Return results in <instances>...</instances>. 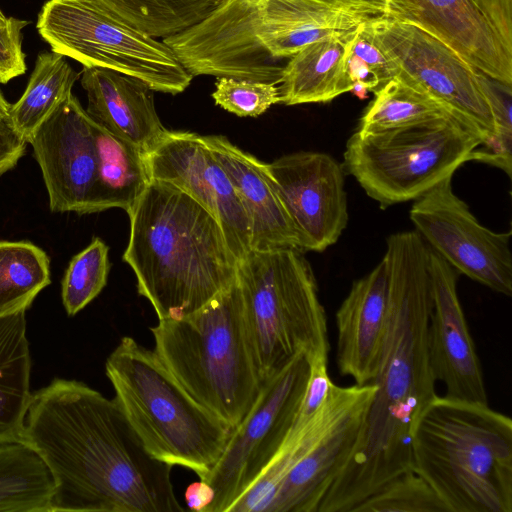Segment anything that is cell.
<instances>
[{"mask_svg": "<svg viewBox=\"0 0 512 512\" xmlns=\"http://www.w3.org/2000/svg\"><path fill=\"white\" fill-rule=\"evenodd\" d=\"M98 165L97 212L127 213L150 182L144 153L108 132L90 117Z\"/></svg>", "mask_w": 512, "mask_h": 512, "instance_id": "obj_24", "label": "cell"}, {"mask_svg": "<svg viewBox=\"0 0 512 512\" xmlns=\"http://www.w3.org/2000/svg\"><path fill=\"white\" fill-rule=\"evenodd\" d=\"M21 442L54 479L49 512H179L172 465L153 458L116 400L54 378L32 394Z\"/></svg>", "mask_w": 512, "mask_h": 512, "instance_id": "obj_2", "label": "cell"}, {"mask_svg": "<svg viewBox=\"0 0 512 512\" xmlns=\"http://www.w3.org/2000/svg\"><path fill=\"white\" fill-rule=\"evenodd\" d=\"M431 312L428 326L429 361L445 396L488 403L474 341L457 293L456 270L430 248Z\"/></svg>", "mask_w": 512, "mask_h": 512, "instance_id": "obj_16", "label": "cell"}, {"mask_svg": "<svg viewBox=\"0 0 512 512\" xmlns=\"http://www.w3.org/2000/svg\"><path fill=\"white\" fill-rule=\"evenodd\" d=\"M295 226L301 251L322 252L348 223L343 166L323 152L300 151L267 164Z\"/></svg>", "mask_w": 512, "mask_h": 512, "instance_id": "obj_14", "label": "cell"}, {"mask_svg": "<svg viewBox=\"0 0 512 512\" xmlns=\"http://www.w3.org/2000/svg\"><path fill=\"white\" fill-rule=\"evenodd\" d=\"M155 38L182 32L207 17L224 0H93Z\"/></svg>", "mask_w": 512, "mask_h": 512, "instance_id": "obj_29", "label": "cell"}, {"mask_svg": "<svg viewBox=\"0 0 512 512\" xmlns=\"http://www.w3.org/2000/svg\"><path fill=\"white\" fill-rule=\"evenodd\" d=\"M327 365L328 359L311 362L308 383L289 432L303 429L324 406L332 384Z\"/></svg>", "mask_w": 512, "mask_h": 512, "instance_id": "obj_34", "label": "cell"}, {"mask_svg": "<svg viewBox=\"0 0 512 512\" xmlns=\"http://www.w3.org/2000/svg\"><path fill=\"white\" fill-rule=\"evenodd\" d=\"M481 87L489 102L495 133L476 148L471 160L496 166L509 177L512 172V86L478 70Z\"/></svg>", "mask_w": 512, "mask_h": 512, "instance_id": "obj_31", "label": "cell"}, {"mask_svg": "<svg viewBox=\"0 0 512 512\" xmlns=\"http://www.w3.org/2000/svg\"><path fill=\"white\" fill-rule=\"evenodd\" d=\"M25 312L0 317V445L21 442L33 394Z\"/></svg>", "mask_w": 512, "mask_h": 512, "instance_id": "obj_23", "label": "cell"}, {"mask_svg": "<svg viewBox=\"0 0 512 512\" xmlns=\"http://www.w3.org/2000/svg\"><path fill=\"white\" fill-rule=\"evenodd\" d=\"M425 30L471 66L512 86V50L473 0H387V14Z\"/></svg>", "mask_w": 512, "mask_h": 512, "instance_id": "obj_18", "label": "cell"}, {"mask_svg": "<svg viewBox=\"0 0 512 512\" xmlns=\"http://www.w3.org/2000/svg\"><path fill=\"white\" fill-rule=\"evenodd\" d=\"M212 97L218 106L239 117H257L280 103L277 85L230 77H217Z\"/></svg>", "mask_w": 512, "mask_h": 512, "instance_id": "obj_33", "label": "cell"}, {"mask_svg": "<svg viewBox=\"0 0 512 512\" xmlns=\"http://www.w3.org/2000/svg\"><path fill=\"white\" fill-rule=\"evenodd\" d=\"M412 469L448 512H512L510 417L436 395L413 431Z\"/></svg>", "mask_w": 512, "mask_h": 512, "instance_id": "obj_4", "label": "cell"}, {"mask_svg": "<svg viewBox=\"0 0 512 512\" xmlns=\"http://www.w3.org/2000/svg\"><path fill=\"white\" fill-rule=\"evenodd\" d=\"M6 19L7 17L3 14V12L0 9V26L6 22Z\"/></svg>", "mask_w": 512, "mask_h": 512, "instance_id": "obj_41", "label": "cell"}, {"mask_svg": "<svg viewBox=\"0 0 512 512\" xmlns=\"http://www.w3.org/2000/svg\"><path fill=\"white\" fill-rule=\"evenodd\" d=\"M374 94L360 119L357 131L361 133H377L457 114L399 78L389 81Z\"/></svg>", "mask_w": 512, "mask_h": 512, "instance_id": "obj_28", "label": "cell"}, {"mask_svg": "<svg viewBox=\"0 0 512 512\" xmlns=\"http://www.w3.org/2000/svg\"><path fill=\"white\" fill-rule=\"evenodd\" d=\"M377 386H351L338 415L313 446L284 476L264 512H317L358 440Z\"/></svg>", "mask_w": 512, "mask_h": 512, "instance_id": "obj_17", "label": "cell"}, {"mask_svg": "<svg viewBox=\"0 0 512 512\" xmlns=\"http://www.w3.org/2000/svg\"><path fill=\"white\" fill-rule=\"evenodd\" d=\"M303 251L250 250L237 264L247 340L261 386L298 355L328 359L317 282Z\"/></svg>", "mask_w": 512, "mask_h": 512, "instance_id": "obj_7", "label": "cell"}, {"mask_svg": "<svg viewBox=\"0 0 512 512\" xmlns=\"http://www.w3.org/2000/svg\"><path fill=\"white\" fill-rule=\"evenodd\" d=\"M375 40L399 67L397 78L429 94L478 126L495 133L478 70L454 49L416 25L379 16L367 22Z\"/></svg>", "mask_w": 512, "mask_h": 512, "instance_id": "obj_11", "label": "cell"}, {"mask_svg": "<svg viewBox=\"0 0 512 512\" xmlns=\"http://www.w3.org/2000/svg\"><path fill=\"white\" fill-rule=\"evenodd\" d=\"M202 139L225 170L245 209L251 250L299 249L295 226L267 163L243 151L224 136L207 135Z\"/></svg>", "mask_w": 512, "mask_h": 512, "instance_id": "obj_20", "label": "cell"}, {"mask_svg": "<svg viewBox=\"0 0 512 512\" xmlns=\"http://www.w3.org/2000/svg\"><path fill=\"white\" fill-rule=\"evenodd\" d=\"M11 104L3 96L0 91V122H7L9 120Z\"/></svg>", "mask_w": 512, "mask_h": 512, "instance_id": "obj_40", "label": "cell"}, {"mask_svg": "<svg viewBox=\"0 0 512 512\" xmlns=\"http://www.w3.org/2000/svg\"><path fill=\"white\" fill-rule=\"evenodd\" d=\"M508 49L512 50V0H473Z\"/></svg>", "mask_w": 512, "mask_h": 512, "instance_id": "obj_36", "label": "cell"}, {"mask_svg": "<svg viewBox=\"0 0 512 512\" xmlns=\"http://www.w3.org/2000/svg\"><path fill=\"white\" fill-rule=\"evenodd\" d=\"M80 82L87 114L144 154L167 133L156 112L154 90L144 81L106 68L84 67Z\"/></svg>", "mask_w": 512, "mask_h": 512, "instance_id": "obj_21", "label": "cell"}, {"mask_svg": "<svg viewBox=\"0 0 512 512\" xmlns=\"http://www.w3.org/2000/svg\"><path fill=\"white\" fill-rule=\"evenodd\" d=\"M127 214L123 260L158 320L196 312L235 281L238 261L220 223L189 193L150 180Z\"/></svg>", "mask_w": 512, "mask_h": 512, "instance_id": "obj_3", "label": "cell"}, {"mask_svg": "<svg viewBox=\"0 0 512 512\" xmlns=\"http://www.w3.org/2000/svg\"><path fill=\"white\" fill-rule=\"evenodd\" d=\"M352 512H448L428 482L413 469L388 482Z\"/></svg>", "mask_w": 512, "mask_h": 512, "instance_id": "obj_32", "label": "cell"}, {"mask_svg": "<svg viewBox=\"0 0 512 512\" xmlns=\"http://www.w3.org/2000/svg\"><path fill=\"white\" fill-rule=\"evenodd\" d=\"M27 24L25 20L9 17L0 26V84L8 83L27 70L22 50V30Z\"/></svg>", "mask_w": 512, "mask_h": 512, "instance_id": "obj_35", "label": "cell"}, {"mask_svg": "<svg viewBox=\"0 0 512 512\" xmlns=\"http://www.w3.org/2000/svg\"><path fill=\"white\" fill-rule=\"evenodd\" d=\"M79 77L65 56L53 51L39 53L25 91L11 105L10 126L28 143L36 129L72 94Z\"/></svg>", "mask_w": 512, "mask_h": 512, "instance_id": "obj_25", "label": "cell"}, {"mask_svg": "<svg viewBox=\"0 0 512 512\" xmlns=\"http://www.w3.org/2000/svg\"><path fill=\"white\" fill-rule=\"evenodd\" d=\"M310 371L311 361L302 353L261 386L219 460L200 479L214 493L206 512H229L274 458L292 427Z\"/></svg>", "mask_w": 512, "mask_h": 512, "instance_id": "obj_10", "label": "cell"}, {"mask_svg": "<svg viewBox=\"0 0 512 512\" xmlns=\"http://www.w3.org/2000/svg\"><path fill=\"white\" fill-rule=\"evenodd\" d=\"M430 247L417 231L387 238L388 306L377 386L356 445L318 512H352L400 474L412 470V436L436 397L428 351Z\"/></svg>", "mask_w": 512, "mask_h": 512, "instance_id": "obj_1", "label": "cell"}, {"mask_svg": "<svg viewBox=\"0 0 512 512\" xmlns=\"http://www.w3.org/2000/svg\"><path fill=\"white\" fill-rule=\"evenodd\" d=\"M50 283L43 249L29 241H0V317L26 311Z\"/></svg>", "mask_w": 512, "mask_h": 512, "instance_id": "obj_27", "label": "cell"}, {"mask_svg": "<svg viewBox=\"0 0 512 512\" xmlns=\"http://www.w3.org/2000/svg\"><path fill=\"white\" fill-rule=\"evenodd\" d=\"M53 476L27 444L0 445V512H49Z\"/></svg>", "mask_w": 512, "mask_h": 512, "instance_id": "obj_26", "label": "cell"}, {"mask_svg": "<svg viewBox=\"0 0 512 512\" xmlns=\"http://www.w3.org/2000/svg\"><path fill=\"white\" fill-rule=\"evenodd\" d=\"M27 142L7 122H0V176L12 170L26 153Z\"/></svg>", "mask_w": 512, "mask_h": 512, "instance_id": "obj_37", "label": "cell"}, {"mask_svg": "<svg viewBox=\"0 0 512 512\" xmlns=\"http://www.w3.org/2000/svg\"><path fill=\"white\" fill-rule=\"evenodd\" d=\"M387 306L388 269L383 257L368 274L353 282L335 315L338 370L358 385L372 382L377 371Z\"/></svg>", "mask_w": 512, "mask_h": 512, "instance_id": "obj_19", "label": "cell"}, {"mask_svg": "<svg viewBox=\"0 0 512 512\" xmlns=\"http://www.w3.org/2000/svg\"><path fill=\"white\" fill-rule=\"evenodd\" d=\"M28 143L42 172L50 210L97 213L98 165L90 116L73 94Z\"/></svg>", "mask_w": 512, "mask_h": 512, "instance_id": "obj_13", "label": "cell"}, {"mask_svg": "<svg viewBox=\"0 0 512 512\" xmlns=\"http://www.w3.org/2000/svg\"><path fill=\"white\" fill-rule=\"evenodd\" d=\"M458 114L377 133L355 131L344 167L382 208L415 200L453 173L485 140Z\"/></svg>", "mask_w": 512, "mask_h": 512, "instance_id": "obj_8", "label": "cell"}, {"mask_svg": "<svg viewBox=\"0 0 512 512\" xmlns=\"http://www.w3.org/2000/svg\"><path fill=\"white\" fill-rule=\"evenodd\" d=\"M334 3L367 12L374 16H386L387 0H330Z\"/></svg>", "mask_w": 512, "mask_h": 512, "instance_id": "obj_39", "label": "cell"}, {"mask_svg": "<svg viewBox=\"0 0 512 512\" xmlns=\"http://www.w3.org/2000/svg\"><path fill=\"white\" fill-rule=\"evenodd\" d=\"M213 498L212 488L203 480L190 484L185 491V501L191 511L206 512Z\"/></svg>", "mask_w": 512, "mask_h": 512, "instance_id": "obj_38", "label": "cell"}, {"mask_svg": "<svg viewBox=\"0 0 512 512\" xmlns=\"http://www.w3.org/2000/svg\"><path fill=\"white\" fill-rule=\"evenodd\" d=\"M144 158L150 180L172 184L198 200L220 223L237 261L245 257L251 250L247 214L202 135L168 130Z\"/></svg>", "mask_w": 512, "mask_h": 512, "instance_id": "obj_15", "label": "cell"}, {"mask_svg": "<svg viewBox=\"0 0 512 512\" xmlns=\"http://www.w3.org/2000/svg\"><path fill=\"white\" fill-rule=\"evenodd\" d=\"M447 177L415 199L410 219L428 246L456 271L495 292L512 295L511 231L480 224Z\"/></svg>", "mask_w": 512, "mask_h": 512, "instance_id": "obj_12", "label": "cell"}, {"mask_svg": "<svg viewBox=\"0 0 512 512\" xmlns=\"http://www.w3.org/2000/svg\"><path fill=\"white\" fill-rule=\"evenodd\" d=\"M36 27L51 51L135 77L157 92L179 94L193 78L163 41L93 0H48Z\"/></svg>", "mask_w": 512, "mask_h": 512, "instance_id": "obj_9", "label": "cell"}, {"mask_svg": "<svg viewBox=\"0 0 512 512\" xmlns=\"http://www.w3.org/2000/svg\"><path fill=\"white\" fill-rule=\"evenodd\" d=\"M355 29L315 41L295 53L277 85L280 103H324L350 92L353 83L346 72L345 56Z\"/></svg>", "mask_w": 512, "mask_h": 512, "instance_id": "obj_22", "label": "cell"}, {"mask_svg": "<svg viewBox=\"0 0 512 512\" xmlns=\"http://www.w3.org/2000/svg\"><path fill=\"white\" fill-rule=\"evenodd\" d=\"M108 253L107 244L95 237L71 259L61 283L62 303L69 316L81 311L106 286L111 266Z\"/></svg>", "mask_w": 512, "mask_h": 512, "instance_id": "obj_30", "label": "cell"}, {"mask_svg": "<svg viewBox=\"0 0 512 512\" xmlns=\"http://www.w3.org/2000/svg\"><path fill=\"white\" fill-rule=\"evenodd\" d=\"M154 351L187 394L232 429L261 389L245 330L237 280L196 312L158 320Z\"/></svg>", "mask_w": 512, "mask_h": 512, "instance_id": "obj_5", "label": "cell"}, {"mask_svg": "<svg viewBox=\"0 0 512 512\" xmlns=\"http://www.w3.org/2000/svg\"><path fill=\"white\" fill-rule=\"evenodd\" d=\"M114 399L155 459L203 479L222 455L232 428L195 402L154 350L124 336L105 362Z\"/></svg>", "mask_w": 512, "mask_h": 512, "instance_id": "obj_6", "label": "cell"}]
</instances>
